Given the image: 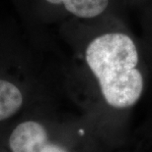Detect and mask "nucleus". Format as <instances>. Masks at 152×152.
Here are the masks:
<instances>
[{
  "label": "nucleus",
  "mask_w": 152,
  "mask_h": 152,
  "mask_svg": "<svg viewBox=\"0 0 152 152\" xmlns=\"http://www.w3.org/2000/svg\"><path fill=\"white\" fill-rule=\"evenodd\" d=\"M105 23V22H104ZM103 23V30L88 41L84 61L107 107L132 108L142 97L145 75L139 46L119 25Z\"/></svg>",
  "instance_id": "obj_1"
},
{
  "label": "nucleus",
  "mask_w": 152,
  "mask_h": 152,
  "mask_svg": "<svg viewBox=\"0 0 152 152\" xmlns=\"http://www.w3.org/2000/svg\"><path fill=\"white\" fill-rule=\"evenodd\" d=\"M9 146L12 152H69L50 141L47 129L36 121L19 124L9 137Z\"/></svg>",
  "instance_id": "obj_2"
},
{
  "label": "nucleus",
  "mask_w": 152,
  "mask_h": 152,
  "mask_svg": "<svg viewBox=\"0 0 152 152\" xmlns=\"http://www.w3.org/2000/svg\"><path fill=\"white\" fill-rule=\"evenodd\" d=\"M47 4L62 8L66 13L81 20H106L113 15L119 0H44Z\"/></svg>",
  "instance_id": "obj_3"
},
{
  "label": "nucleus",
  "mask_w": 152,
  "mask_h": 152,
  "mask_svg": "<svg viewBox=\"0 0 152 152\" xmlns=\"http://www.w3.org/2000/svg\"><path fill=\"white\" fill-rule=\"evenodd\" d=\"M23 104L21 90L12 83L0 80V121L13 116Z\"/></svg>",
  "instance_id": "obj_4"
}]
</instances>
